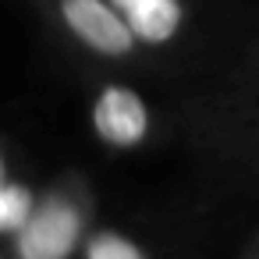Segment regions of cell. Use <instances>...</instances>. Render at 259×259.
I'll use <instances>...</instances> for the list:
<instances>
[{"label":"cell","instance_id":"obj_1","mask_svg":"<svg viewBox=\"0 0 259 259\" xmlns=\"http://www.w3.org/2000/svg\"><path fill=\"white\" fill-rule=\"evenodd\" d=\"M82 209L75 199L54 192L32 202L29 220L15 231L18 234V259H68L82 238Z\"/></svg>","mask_w":259,"mask_h":259},{"label":"cell","instance_id":"obj_2","mask_svg":"<svg viewBox=\"0 0 259 259\" xmlns=\"http://www.w3.org/2000/svg\"><path fill=\"white\" fill-rule=\"evenodd\" d=\"M149 107L128 85H103L93 103V128L114 149H135L149 135Z\"/></svg>","mask_w":259,"mask_h":259},{"label":"cell","instance_id":"obj_3","mask_svg":"<svg viewBox=\"0 0 259 259\" xmlns=\"http://www.w3.org/2000/svg\"><path fill=\"white\" fill-rule=\"evenodd\" d=\"M61 18L75 39L103 57H128L135 54V39L121 15L107 0H61Z\"/></svg>","mask_w":259,"mask_h":259},{"label":"cell","instance_id":"obj_4","mask_svg":"<svg viewBox=\"0 0 259 259\" xmlns=\"http://www.w3.org/2000/svg\"><path fill=\"white\" fill-rule=\"evenodd\" d=\"M110 8L121 15L135 43H153V47L170 43L185 22L181 0H114Z\"/></svg>","mask_w":259,"mask_h":259},{"label":"cell","instance_id":"obj_5","mask_svg":"<svg viewBox=\"0 0 259 259\" xmlns=\"http://www.w3.org/2000/svg\"><path fill=\"white\" fill-rule=\"evenodd\" d=\"M32 192L25 185H8V181H0V234H8V231H18L29 213H32Z\"/></svg>","mask_w":259,"mask_h":259},{"label":"cell","instance_id":"obj_6","mask_svg":"<svg viewBox=\"0 0 259 259\" xmlns=\"http://www.w3.org/2000/svg\"><path fill=\"white\" fill-rule=\"evenodd\" d=\"M85 259H146V255H142V248L135 241H128V238H121L114 231H103V234H96L89 241Z\"/></svg>","mask_w":259,"mask_h":259},{"label":"cell","instance_id":"obj_7","mask_svg":"<svg viewBox=\"0 0 259 259\" xmlns=\"http://www.w3.org/2000/svg\"><path fill=\"white\" fill-rule=\"evenodd\" d=\"M0 181H4V156H0Z\"/></svg>","mask_w":259,"mask_h":259},{"label":"cell","instance_id":"obj_8","mask_svg":"<svg viewBox=\"0 0 259 259\" xmlns=\"http://www.w3.org/2000/svg\"><path fill=\"white\" fill-rule=\"evenodd\" d=\"M252 259H259V248H255V255H252Z\"/></svg>","mask_w":259,"mask_h":259}]
</instances>
